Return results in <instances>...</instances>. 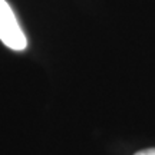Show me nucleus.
I'll use <instances>...</instances> for the list:
<instances>
[{
    "label": "nucleus",
    "instance_id": "obj_1",
    "mask_svg": "<svg viewBox=\"0 0 155 155\" xmlns=\"http://www.w3.org/2000/svg\"><path fill=\"white\" fill-rule=\"evenodd\" d=\"M0 40L17 52L25 50L28 46V39L6 0H0Z\"/></svg>",
    "mask_w": 155,
    "mask_h": 155
},
{
    "label": "nucleus",
    "instance_id": "obj_2",
    "mask_svg": "<svg viewBox=\"0 0 155 155\" xmlns=\"http://www.w3.org/2000/svg\"><path fill=\"white\" fill-rule=\"evenodd\" d=\"M135 155H155V148H150V150H144V151H139Z\"/></svg>",
    "mask_w": 155,
    "mask_h": 155
}]
</instances>
